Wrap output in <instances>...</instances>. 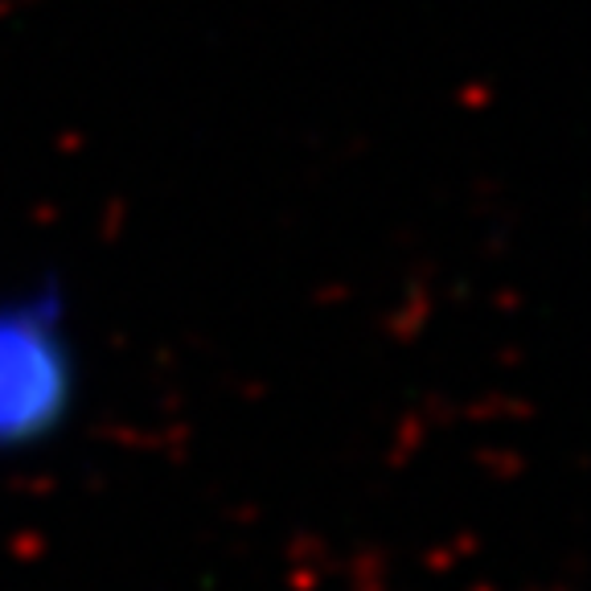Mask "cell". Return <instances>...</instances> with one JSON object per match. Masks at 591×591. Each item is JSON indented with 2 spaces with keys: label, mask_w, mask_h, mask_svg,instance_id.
Masks as SVG:
<instances>
[{
  "label": "cell",
  "mask_w": 591,
  "mask_h": 591,
  "mask_svg": "<svg viewBox=\"0 0 591 591\" xmlns=\"http://www.w3.org/2000/svg\"><path fill=\"white\" fill-rule=\"evenodd\" d=\"M82 341L67 288L50 276L0 288V464L50 452L79 419Z\"/></svg>",
  "instance_id": "1"
}]
</instances>
